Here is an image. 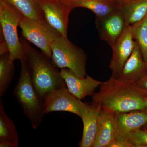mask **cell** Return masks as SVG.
<instances>
[{"label": "cell", "instance_id": "9a60e30c", "mask_svg": "<svg viewBox=\"0 0 147 147\" xmlns=\"http://www.w3.org/2000/svg\"><path fill=\"white\" fill-rule=\"evenodd\" d=\"M147 74V64L135 41L133 52L125 64L119 78L126 82L136 83Z\"/></svg>", "mask_w": 147, "mask_h": 147}, {"label": "cell", "instance_id": "484cf974", "mask_svg": "<svg viewBox=\"0 0 147 147\" xmlns=\"http://www.w3.org/2000/svg\"><path fill=\"white\" fill-rule=\"evenodd\" d=\"M145 99H146V108H145V110L144 111L147 113V96H146Z\"/></svg>", "mask_w": 147, "mask_h": 147}, {"label": "cell", "instance_id": "44dd1931", "mask_svg": "<svg viewBox=\"0 0 147 147\" xmlns=\"http://www.w3.org/2000/svg\"><path fill=\"white\" fill-rule=\"evenodd\" d=\"M132 37L139 46L147 65V15L141 21L131 25Z\"/></svg>", "mask_w": 147, "mask_h": 147}, {"label": "cell", "instance_id": "5bb4252c", "mask_svg": "<svg viewBox=\"0 0 147 147\" xmlns=\"http://www.w3.org/2000/svg\"><path fill=\"white\" fill-rule=\"evenodd\" d=\"M102 107L100 103L93 100L82 116L83 131L80 147H91L97 132L98 120Z\"/></svg>", "mask_w": 147, "mask_h": 147}, {"label": "cell", "instance_id": "ba28073f", "mask_svg": "<svg viewBox=\"0 0 147 147\" xmlns=\"http://www.w3.org/2000/svg\"><path fill=\"white\" fill-rule=\"evenodd\" d=\"M134 43L131 26H126L121 36L111 47L113 54L109 65L112 72L111 77L117 79L119 77L125 64L133 52Z\"/></svg>", "mask_w": 147, "mask_h": 147}, {"label": "cell", "instance_id": "d6986e66", "mask_svg": "<svg viewBox=\"0 0 147 147\" xmlns=\"http://www.w3.org/2000/svg\"><path fill=\"white\" fill-rule=\"evenodd\" d=\"M23 17L45 21L40 0H5Z\"/></svg>", "mask_w": 147, "mask_h": 147}, {"label": "cell", "instance_id": "603a6c76", "mask_svg": "<svg viewBox=\"0 0 147 147\" xmlns=\"http://www.w3.org/2000/svg\"><path fill=\"white\" fill-rule=\"evenodd\" d=\"M135 86L140 93L147 96V74L146 76L135 83Z\"/></svg>", "mask_w": 147, "mask_h": 147}, {"label": "cell", "instance_id": "2e32d148", "mask_svg": "<svg viewBox=\"0 0 147 147\" xmlns=\"http://www.w3.org/2000/svg\"><path fill=\"white\" fill-rule=\"evenodd\" d=\"M71 9L76 7L88 9L97 17L117 10L119 0H59Z\"/></svg>", "mask_w": 147, "mask_h": 147}, {"label": "cell", "instance_id": "d4e9b609", "mask_svg": "<svg viewBox=\"0 0 147 147\" xmlns=\"http://www.w3.org/2000/svg\"><path fill=\"white\" fill-rule=\"evenodd\" d=\"M1 44H0V55H3L5 53L9 52L8 45H7L6 42L1 32Z\"/></svg>", "mask_w": 147, "mask_h": 147}, {"label": "cell", "instance_id": "8992f818", "mask_svg": "<svg viewBox=\"0 0 147 147\" xmlns=\"http://www.w3.org/2000/svg\"><path fill=\"white\" fill-rule=\"evenodd\" d=\"M19 26L24 38L39 48L45 56L51 59V44L61 35L46 21L22 17Z\"/></svg>", "mask_w": 147, "mask_h": 147}, {"label": "cell", "instance_id": "3957f363", "mask_svg": "<svg viewBox=\"0 0 147 147\" xmlns=\"http://www.w3.org/2000/svg\"><path fill=\"white\" fill-rule=\"evenodd\" d=\"M20 61V77L13 94L22 107L24 115L30 122L32 126L36 129L40 125L45 114L43 99L32 82L25 58Z\"/></svg>", "mask_w": 147, "mask_h": 147}, {"label": "cell", "instance_id": "ac0fdd59", "mask_svg": "<svg viewBox=\"0 0 147 147\" xmlns=\"http://www.w3.org/2000/svg\"><path fill=\"white\" fill-rule=\"evenodd\" d=\"M18 132L13 121L4 110L2 100H0V147H18Z\"/></svg>", "mask_w": 147, "mask_h": 147}, {"label": "cell", "instance_id": "5b68a950", "mask_svg": "<svg viewBox=\"0 0 147 147\" xmlns=\"http://www.w3.org/2000/svg\"><path fill=\"white\" fill-rule=\"evenodd\" d=\"M22 17L5 0H0L1 32L8 45L11 59L13 61L25 57L24 46L17 33V27Z\"/></svg>", "mask_w": 147, "mask_h": 147}, {"label": "cell", "instance_id": "ffe728a7", "mask_svg": "<svg viewBox=\"0 0 147 147\" xmlns=\"http://www.w3.org/2000/svg\"><path fill=\"white\" fill-rule=\"evenodd\" d=\"M0 56V97H2L12 82L14 66L9 52Z\"/></svg>", "mask_w": 147, "mask_h": 147}, {"label": "cell", "instance_id": "30bf717a", "mask_svg": "<svg viewBox=\"0 0 147 147\" xmlns=\"http://www.w3.org/2000/svg\"><path fill=\"white\" fill-rule=\"evenodd\" d=\"M45 21L62 36L67 37L71 8L59 0H40Z\"/></svg>", "mask_w": 147, "mask_h": 147}, {"label": "cell", "instance_id": "4fadbf2b", "mask_svg": "<svg viewBox=\"0 0 147 147\" xmlns=\"http://www.w3.org/2000/svg\"><path fill=\"white\" fill-rule=\"evenodd\" d=\"M117 129L116 113L102 108L96 135L91 147H108L115 139Z\"/></svg>", "mask_w": 147, "mask_h": 147}, {"label": "cell", "instance_id": "e0dca14e", "mask_svg": "<svg viewBox=\"0 0 147 147\" xmlns=\"http://www.w3.org/2000/svg\"><path fill=\"white\" fill-rule=\"evenodd\" d=\"M118 9L126 26H131L147 15V0H119Z\"/></svg>", "mask_w": 147, "mask_h": 147}, {"label": "cell", "instance_id": "7c38bea8", "mask_svg": "<svg viewBox=\"0 0 147 147\" xmlns=\"http://www.w3.org/2000/svg\"><path fill=\"white\" fill-rule=\"evenodd\" d=\"M116 119L117 129L115 140H127L129 134L147 123V113L143 110L117 113Z\"/></svg>", "mask_w": 147, "mask_h": 147}, {"label": "cell", "instance_id": "cb8c5ba5", "mask_svg": "<svg viewBox=\"0 0 147 147\" xmlns=\"http://www.w3.org/2000/svg\"><path fill=\"white\" fill-rule=\"evenodd\" d=\"M108 147H134V146L127 140H114Z\"/></svg>", "mask_w": 147, "mask_h": 147}, {"label": "cell", "instance_id": "277c9868", "mask_svg": "<svg viewBox=\"0 0 147 147\" xmlns=\"http://www.w3.org/2000/svg\"><path fill=\"white\" fill-rule=\"evenodd\" d=\"M51 59L58 68H68L76 76L84 77L87 75V55L84 50L76 46L67 37L61 36L51 45Z\"/></svg>", "mask_w": 147, "mask_h": 147}, {"label": "cell", "instance_id": "9c48e42d", "mask_svg": "<svg viewBox=\"0 0 147 147\" xmlns=\"http://www.w3.org/2000/svg\"><path fill=\"white\" fill-rule=\"evenodd\" d=\"M96 27L99 38L112 47L126 26L123 16L119 11H115L102 16H96Z\"/></svg>", "mask_w": 147, "mask_h": 147}, {"label": "cell", "instance_id": "7402d4cb", "mask_svg": "<svg viewBox=\"0 0 147 147\" xmlns=\"http://www.w3.org/2000/svg\"><path fill=\"white\" fill-rule=\"evenodd\" d=\"M127 140L133 144L134 147H147V131L139 129L129 135Z\"/></svg>", "mask_w": 147, "mask_h": 147}, {"label": "cell", "instance_id": "8fae6325", "mask_svg": "<svg viewBox=\"0 0 147 147\" xmlns=\"http://www.w3.org/2000/svg\"><path fill=\"white\" fill-rule=\"evenodd\" d=\"M60 73L69 92L81 100L87 96H92L102 83L88 74L85 77H79L68 68L61 69Z\"/></svg>", "mask_w": 147, "mask_h": 147}, {"label": "cell", "instance_id": "6da1fadb", "mask_svg": "<svg viewBox=\"0 0 147 147\" xmlns=\"http://www.w3.org/2000/svg\"><path fill=\"white\" fill-rule=\"evenodd\" d=\"M92 97L102 108L116 113L144 111L146 108V96L137 89L135 83L119 78L110 77L102 82L98 91Z\"/></svg>", "mask_w": 147, "mask_h": 147}, {"label": "cell", "instance_id": "4316f807", "mask_svg": "<svg viewBox=\"0 0 147 147\" xmlns=\"http://www.w3.org/2000/svg\"><path fill=\"white\" fill-rule=\"evenodd\" d=\"M141 129H143V130H146V131H147V123L146 124V125H144L143 127H142V128H141Z\"/></svg>", "mask_w": 147, "mask_h": 147}, {"label": "cell", "instance_id": "7a4b0ae2", "mask_svg": "<svg viewBox=\"0 0 147 147\" xmlns=\"http://www.w3.org/2000/svg\"><path fill=\"white\" fill-rule=\"evenodd\" d=\"M25 52V59L32 82L40 96L53 90L66 86L57 67L51 59L40 53L24 40H21Z\"/></svg>", "mask_w": 147, "mask_h": 147}, {"label": "cell", "instance_id": "52a82bcc", "mask_svg": "<svg viewBox=\"0 0 147 147\" xmlns=\"http://www.w3.org/2000/svg\"><path fill=\"white\" fill-rule=\"evenodd\" d=\"M89 105L71 94L66 86L49 92L43 98L45 114L55 111H65L75 114L81 118Z\"/></svg>", "mask_w": 147, "mask_h": 147}]
</instances>
